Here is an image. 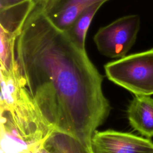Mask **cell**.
Segmentation results:
<instances>
[{"label": "cell", "mask_w": 153, "mask_h": 153, "mask_svg": "<svg viewBox=\"0 0 153 153\" xmlns=\"http://www.w3.org/2000/svg\"><path fill=\"white\" fill-rule=\"evenodd\" d=\"M108 0H54L44 5V11L50 21L58 29L66 31L77 17L93 4Z\"/></svg>", "instance_id": "8992f818"}, {"label": "cell", "mask_w": 153, "mask_h": 153, "mask_svg": "<svg viewBox=\"0 0 153 153\" xmlns=\"http://www.w3.org/2000/svg\"><path fill=\"white\" fill-rule=\"evenodd\" d=\"M105 2H98L84 10L72 25L65 31L71 39L83 50H86L85 38L89 26L97 11Z\"/></svg>", "instance_id": "9c48e42d"}, {"label": "cell", "mask_w": 153, "mask_h": 153, "mask_svg": "<svg viewBox=\"0 0 153 153\" xmlns=\"http://www.w3.org/2000/svg\"><path fill=\"white\" fill-rule=\"evenodd\" d=\"M127 117L134 130L142 136L153 137V99L150 96L135 95L128 106Z\"/></svg>", "instance_id": "52a82bcc"}, {"label": "cell", "mask_w": 153, "mask_h": 153, "mask_svg": "<svg viewBox=\"0 0 153 153\" xmlns=\"http://www.w3.org/2000/svg\"><path fill=\"white\" fill-rule=\"evenodd\" d=\"M1 152L36 153L54 130L15 72L1 71Z\"/></svg>", "instance_id": "7a4b0ae2"}, {"label": "cell", "mask_w": 153, "mask_h": 153, "mask_svg": "<svg viewBox=\"0 0 153 153\" xmlns=\"http://www.w3.org/2000/svg\"><path fill=\"white\" fill-rule=\"evenodd\" d=\"M93 153H153L148 139L112 130L97 131L91 139Z\"/></svg>", "instance_id": "5b68a950"}, {"label": "cell", "mask_w": 153, "mask_h": 153, "mask_svg": "<svg viewBox=\"0 0 153 153\" xmlns=\"http://www.w3.org/2000/svg\"><path fill=\"white\" fill-rule=\"evenodd\" d=\"M104 68L109 80L134 95L153 94V48L126 56Z\"/></svg>", "instance_id": "3957f363"}, {"label": "cell", "mask_w": 153, "mask_h": 153, "mask_svg": "<svg viewBox=\"0 0 153 153\" xmlns=\"http://www.w3.org/2000/svg\"><path fill=\"white\" fill-rule=\"evenodd\" d=\"M15 57L20 81L47 124L91 150L92 137L111 110L103 76L37 0L16 39Z\"/></svg>", "instance_id": "6da1fadb"}, {"label": "cell", "mask_w": 153, "mask_h": 153, "mask_svg": "<svg viewBox=\"0 0 153 153\" xmlns=\"http://www.w3.org/2000/svg\"><path fill=\"white\" fill-rule=\"evenodd\" d=\"M140 17L131 14L100 27L94 36L99 51L110 58H122L134 45L140 28Z\"/></svg>", "instance_id": "277c9868"}, {"label": "cell", "mask_w": 153, "mask_h": 153, "mask_svg": "<svg viewBox=\"0 0 153 153\" xmlns=\"http://www.w3.org/2000/svg\"><path fill=\"white\" fill-rule=\"evenodd\" d=\"M36 153H93L75 137L53 130Z\"/></svg>", "instance_id": "ba28073f"}, {"label": "cell", "mask_w": 153, "mask_h": 153, "mask_svg": "<svg viewBox=\"0 0 153 153\" xmlns=\"http://www.w3.org/2000/svg\"><path fill=\"white\" fill-rule=\"evenodd\" d=\"M41 2H42V4H44V5H47L50 2H51L52 1H53L54 0H37Z\"/></svg>", "instance_id": "8fae6325"}, {"label": "cell", "mask_w": 153, "mask_h": 153, "mask_svg": "<svg viewBox=\"0 0 153 153\" xmlns=\"http://www.w3.org/2000/svg\"><path fill=\"white\" fill-rule=\"evenodd\" d=\"M27 0H0V10L5 8Z\"/></svg>", "instance_id": "30bf717a"}]
</instances>
